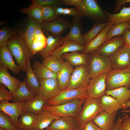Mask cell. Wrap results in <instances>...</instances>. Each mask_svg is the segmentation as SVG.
Here are the masks:
<instances>
[{
    "label": "cell",
    "mask_w": 130,
    "mask_h": 130,
    "mask_svg": "<svg viewBox=\"0 0 130 130\" xmlns=\"http://www.w3.org/2000/svg\"><path fill=\"white\" fill-rule=\"evenodd\" d=\"M63 4L74 6L79 15L86 17L94 23H104L109 21L104 9H102L95 0H63Z\"/></svg>",
    "instance_id": "obj_1"
},
{
    "label": "cell",
    "mask_w": 130,
    "mask_h": 130,
    "mask_svg": "<svg viewBox=\"0 0 130 130\" xmlns=\"http://www.w3.org/2000/svg\"><path fill=\"white\" fill-rule=\"evenodd\" d=\"M7 47L20 70L26 72L28 60L33 55L23 39L18 34L13 35L9 39Z\"/></svg>",
    "instance_id": "obj_2"
},
{
    "label": "cell",
    "mask_w": 130,
    "mask_h": 130,
    "mask_svg": "<svg viewBox=\"0 0 130 130\" xmlns=\"http://www.w3.org/2000/svg\"><path fill=\"white\" fill-rule=\"evenodd\" d=\"M85 99H76L68 103L54 106L49 105L46 103L43 106L42 110L60 117L70 116L77 119Z\"/></svg>",
    "instance_id": "obj_3"
},
{
    "label": "cell",
    "mask_w": 130,
    "mask_h": 130,
    "mask_svg": "<svg viewBox=\"0 0 130 130\" xmlns=\"http://www.w3.org/2000/svg\"><path fill=\"white\" fill-rule=\"evenodd\" d=\"M83 105L76 119L77 127L84 128L90 121L103 111L100 104V98L88 97L84 100Z\"/></svg>",
    "instance_id": "obj_4"
},
{
    "label": "cell",
    "mask_w": 130,
    "mask_h": 130,
    "mask_svg": "<svg viewBox=\"0 0 130 130\" xmlns=\"http://www.w3.org/2000/svg\"><path fill=\"white\" fill-rule=\"evenodd\" d=\"M88 59L91 79L112 69L109 57L100 55L96 51L89 54Z\"/></svg>",
    "instance_id": "obj_5"
},
{
    "label": "cell",
    "mask_w": 130,
    "mask_h": 130,
    "mask_svg": "<svg viewBox=\"0 0 130 130\" xmlns=\"http://www.w3.org/2000/svg\"><path fill=\"white\" fill-rule=\"evenodd\" d=\"M107 89L111 90L122 87L130 88V66L123 69H113L107 73Z\"/></svg>",
    "instance_id": "obj_6"
},
{
    "label": "cell",
    "mask_w": 130,
    "mask_h": 130,
    "mask_svg": "<svg viewBox=\"0 0 130 130\" xmlns=\"http://www.w3.org/2000/svg\"><path fill=\"white\" fill-rule=\"evenodd\" d=\"M86 87L74 89L67 88L61 91L56 97L47 101L46 103L51 106L56 105L68 103L76 99H85L88 97L86 91Z\"/></svg>",
    "instance_id": "obj_7"
},
{
    "label": "cell",
    "mask_w": 130,
    "mask_h": 130,
    "mask_svg": "<svg viewBox=\"0 0 130 130\" xmlns=\"http://www.w3.org/2000/svg\"><path fill=\"white\" fill-rule=\"evenodd\" d=\"M90 78L88 64L77 66L73 69L68 88L74 89L86 87Z\"/></svg>",
    "instance_id": "obj_8"
},
{
    "label": "cell",
    "mask_w": 130,
    "mask_h": 130,
    "mask_svg": "<svg viewBox=\"0 0 130 130\" xmlns=\"http://www.w3.org/2000/svg\"><path fill=\"white\" fill-rule=\"evenodd\" d=\"M36 22L34 19L28 16L19 22L15 27L18 31V34L23 39L31 52Z\"/></svg>",
    "instance_id": "obj_9"
},
{
    "label": "cell",
    "mask_w": 130,
    "mask_h": 130,
    "mask_svg": "<svg viewBox=\"0 0 130 130\" xmlns=\"http://www.w3.org/2000/svg\"><path fill=\"white\" fill-rule=\"evenodd\" d=\"M107 74L104 73L90 79L86 89L88 97L100 98L105 95L107 89L105 79Z\"/></svg>",
    "instance_id": "obj_10"
},
{
    "label": "cell",
    "mask_w": 130,
    "mask_h": 130,
    "mask_svg": "<svg viewBox=\"0 0 130 130\" xmlns=\"http://www.w3.org/2000/svg\"><path fill=\"white\" fill-rule=\"evenodd\" d=\"M40 82V87L39 94L46 102L56 97L61 91L57 78L44 79Z\"/></svg>",
    "instance_id": "obj_11"
},
{
    "label": "cell",
    "mask_w": 130,
    "mask_h": 130,
    "mask_svg": "<svg viewBox=\"0 0 130 130\" xmlns=\"http://www.w3.org/2000/svg\"><path fill=\"white\" fill-rule=\"evenodd\" d=\"M72 22L59 17L52 21L40 24L42 30L56 37L61 35L66 30L70 28Z\"/></svg>",
    "instance_id": "obj_12"
},
{
    "label": "cell",
    "mask_w": 130,
    "mask_h": 130,
    "mask_svg": "<svg viewBox=\"0 0 130 130\" xmlns=\"http://www.w3.org/2000/svg\"><path fill=\"white\" fill-rule=\"evenodd\" d=\"M109 58L112 69L125 68L130 66V48L124 45Z\"/></svg>",
    "instance_id": "obj_13"
},
{
    "label": "cell",
    "mask_w": 130,
    "mask_h": 130,
    "mask_svg": "<svg viewBox=\"0 0 130 130\" xmlns=\"http://www.w3.org/2000/svg\"><path fill=\"white\" fill-rule=\"evenodd\" d=\"M124 45L123 36L118 35L105 41L96 51L100 55L109 57Z\"/></svg>",
    "instance_id": "obj_14"
},
{
    "label": "cell",
    "mask_w": 130,
    "mask_h": 130,
    "mask_svg": "<svg viewBox=\"0 0 130 130\" xmlns=\"http://www.w3.org/2000/svg\"><path fill=\"white\" fill-rule=\"evenodd\" d=\"M25 101L10 103L8 100L0 102V110L8 115L17 128L19 116L22 113V105Z\"/></svg>",
    "instance_id": "obj_15"
},
{
    "label": "cell",
    "mask_w": 130,
    "mask_h": 130,
    "mask_svg": "<svg viewBox=\"0 0 130 130\" xmlns=\"http://www.w3.org/2000/svg\"><path fill=\"white\" fill-rule=\"evenodd\" d=\"M70 30L63 39L64 41L66 40H71L76 42L82 46H85L86 43L82 33V17L79 15L73 16Z\"/></svg>",
    "instance_id": "obj_16"
},
{
    "label": "cell",
    "mask_w": 130,
    "mask_h": 130,
    "mask_svg": "<svg viewBox=\"0 0 130 130\" xmlns=\"http://www.w3.org/2000/svg\"><path fill=\"white\" fill-rule=\"evenodd\" d=\"M114 24L112 21H109L106 26L94 39L85 45L83 53L88 54L96 51L105 42L107 34L112 26Z\"/></svg>",
    "instance_id": "obj_17"
},
{
    "label": "cell",
    "mask_w": 130,
    "mask_h": 130,
    "mask_svg": "<svg viewBox=\"0 0 130 130\" xmlns=\"http://www.w3.org/2000/svg\"><path fill=\"white\" fill-rule=\"evenodd\" d=\"M23 81L11 75L7 69L0 65V83L5 85L14 95Z\"/></svg>",
    "instance_id": "obj_18"
},
{
    "label": "cell",
    "mask_w": 130,
    "mask_h": 130,
    "mask_svg": "<svg viewBox=\"0 0 130 130\" xmlns=\"http://www.w3.org/2000/svg\"><path fill=\"white\" fill-rule=\"evenodd\" d=\"M77 127L76 119L73 117H60L54 120L45 130H73Z\"/></svg>",
    "instance_id": "obj_19"
},
{
    "label": "cell",
    "mask_w": 130,
    "mask_h": 130,
    "mask_svg": "<svg viewBox=\"0 0 130 130\" xmlns=\"http://www.w3.org/2000/svg\"><path fill=\"white\" fill-rule=\"evenodd\" d=\"M116 115L117 113L110 114L103 111L91 121L103 130H112L116 122Z\"/></svg>",
    "instance_id": "obj_20"
},
{
    "label": "cell",
    "mask_w": 130,
    "mask_h": 130,
    "mask_svg": "<svg viewBox=\"0 0 130 130\" xmlns=\"http://www.w3.org/2000/svg\"><path fill=\"white\" fill-rule=\"evenodd\" d=\"M73 69L72 65L68 61H64L57 75L61 91L68 88Z\"/></svg>",
    "instance_id": "obj_21"
},
{
    "label": "cell",
    "mask_w": 130,
    "mask_h": 130,
    "mask_svg": "<svg viewBox=\"0 0 130 130\" xmlns=\"http://www.w3.org/2000/svg\"><path fill=\"white\" fill-rule=\"evenodd\" d=\"M85 48V46H82L71 40L64 41L62 44L59 47L53 52L51 56L61 60V56L63 53L78 51L83 52Z\"/></svg>",
    "instance_id": "obj_22"
},
{
    "label": "cell",
    "mask_w": 130,
    "mask_h": 130,
    "mask_svg": "<svg viewBox=\"0 0 130 130\" xmlns=\"http://www.w3.org/2000/svg\"><path fill=\"white\" fill-rule=\"evenodd\" d=\"M12 54L7 46L0 48V65L8 69L16 74L20 73V69L14 61Z\"/></svg>",
    "instance_id": "obj_23"
},
{
    "label": "cell",
    "mask_w": 130,
    "mask_h": 130,
    "mask_svg": "<svg viewBox=\"0 0 130 130\" xmlns=\"http://www.w3.org/2000/svg\"><path fill=\"white\" fill-rule=\"evenodd\" d=\"M30 58L28 59L27 62L26 72L27 78L26 84L28 89L32 93L37 96L39 93L40 83L32 68Z\"/></svg>",
    "instance_id": "obj_24"
},
{
    "label": "cell",
    "mask_w": 130,
    "mask_h": 130,
    "mask_svg": "<svg viewBox=\"0 0 130 130\" xmlns=\"http://www.w3.org/2000/svg\"><path fill=\"white\" fill-rule=\"evenodd\" d=\"M60 117L49 111L43 110L37 115L34 128L40 130L45 129L54 120Z\"/></svg>",
    "instance_id": "obj_25"
},
{
    "label": "cell",
    "mask_w": 130,
    "mask_h": 130,
    "mask_svg": "<svg viewBox=\"0 0 130 130\" xmlns=\"http://www.w3.org/2000/svg\"><path fill=\"white\" fill-rule=\"evenodd\" d=\"M63 37L61 35L56 37L49 35L47 38L46 47L38 53L43 59L51 56L53 52L62 44L64 41Z\"/></svg>",
    "instance_id": "obj_26"
},
{
    "label": "cell",
    "mask_w": 130,
    "mask_h": 130,
    "mask_svg": "<svg viewBox=\"0 0 130 130\" xmlns=\"http://www.w3.org/2000/svg\"><path fill=\"white\" fill-rule=\"evenodd\" d=\"M46 103L38 94L33 99L24 102L22 106V111L38 114L43 110L42 108Z\"/></svg>",
    "instance_id": "obj_27"
},
{
    "label": "cell",
    "mask_w": 130,
    "mask_h": 130,
    "mask_svg": "<svg viewBox=\"0 0 130 130\" xmlns=\"http://www.w3.org/2000/svg\"><path fill=\"white\" fill-rule=\"evenodd\" d=\"M88 55L83 52L80 53L76 51L63 53L61 58L68 61L72 65L77 66L88 64Z\"/></svg>",
    "instance_id": "obj_28"
},
{
    "label": "cell",
    "mask_w": 130,
    "mask_h": 130,
    "mask_svg": "<svg viewBox=\"0 0 130 130\" xmlns=\"http://www.w3.org/2000/svg\"><path fill=\"white\" fill-rule=\"evenodd\" d=\"M116 99L121 106L130 100V93L128 88L122 87L113 90H106L105 94Z\"/></svg>",
    "instance_id": "obj_29"
},
{
    "label": "cell",
    "mask_w": 130,
    "mask_h": 130,
    "mask_svg": "<svg viewBox=\"0 0 130 130\" xmlns=\"http://www.w3.org/2000/svg\"><path fill=\"white\" fill-rule=\"evenodd\" d=\"M37 115L30 112H23L18 119L17 127L18 130H32L34 129Z\"/></svg>",
    "instance_id": "obj_30"
},
{
    "label": "cell",
    "mask_w": 130,
    "mask_h": 130,
    "mask_svg": "<svg viewBox=\"0 0 130 130\" xmlns=\"http://www.w3.org/2000/svg\"><path fill=\"white\" fill-rule=\"evenodd\" d=\"M100 104L103 111L110 114L117 113L121 109V106L116 99L106 94L100 98Z\"/></svg>",
    "instance_id": "obj_31"
},
{
    "label": "cell",
    "mask_w": 130,
    "mask_h": 130,
    "mask_svg": "<svg viewBox=\"0 0 130 130\" xmlns=\"http://www.w3.org/2000/svg\"><path fill=\"white\" fill-rule=\"evenodd\" d=\"M25 78L13 95V102L29 101L34 99L36 95L30 92L27 88Z\"/></svg>",
    "instance_id": "obj_32"
},
{
    "label": "cell",
    "mask_w": 130,
    "mask_h": 130,
    "mask_svg": "<svg viewBox=\"0 0 130 130\" xmlns=\"http://www.w3.org/2000/svg\"><path fill=\"white\" fill-rule=\"evenodd\" d=\"M104 10L109 21H113L115 24L130 22V6H124L119 13L115 14L111 13Z\"/></svg>",
    "instance_id": "obj_33"
},
{
    "label": "cell",
    "mask_w": 130,
    "mask_h": 130,
    "mask_svg": "<svg viewBox=\"0 0 130 130\" xmlns=\"http://www.w3.org/2000/svg\"><path fill=\"white\" fill-rule=\"evenodd\" d=\"M33 70L39 80L51 78H57V75L46 67L39 61H35L32 66Z\"/></svg>",
    "instance_id": "obj_34"
},
{
    "label": "cell",
    "mask_w": 130,
    "mask_h": 130,
    "mask_svg": "<svg viewBox=\"0 0 130 130\" xmlns=\"http://www.w3.org/2000/svg\"><path fill=\"white\" fill-rule=\"evenodd\" d=\"M20 12L27 14L40 24L43 22L42 6L32 3L29 7L21 9Z\"/></svg>",
    "instance_id": "obj_35"
},
{
    "label": "cell",
    "mask_w": 130,
    "mask_h": 130,
    "mask_svg": "<svg viewBox=\"0 0 130 130\" xmlns=\"http://www.w3.org/2000/svg\"><path fill=\"white\" fill-rule=\"evenodd\" d=\"M64 62L51 55L44 58L42 63L54 74L57 75Z\"/></svg>",
    "instance_id": "obj_36"
},
{
    "label": "cell",
    "mask_w": 130,
    "mask_h": 130,
    "mask_svg": "<svg viewBox=\"0 0 130 130\" xmlns=\"http://www.w3.org/2000/svg\"><path fill=\"white\" fill-rule=\"evenodd\" d=\"M129 28L128 22L114 24L108 32L105 41L118 35L123 36L126 30Z\"/></svg>",
    "instance_id": "obj_37"
},
{
    "label": "cell",
    "mask_w": 130,
    "mask_h": 130,
    "mask_svg": "<svg viewBox=\"0 0 130 130\" xmlns=\"http://www.w3.org/2000/svg\"><path fill=\"white\" fill-rule=\"evenodd\" d=\"M18 34L16 28H11L6 25L0 29V48L7 46L9 38L13 35Z\"/></svg>",
    "instance_id": "obj_38"
},
{
    "label": "cell",
    "mask_w": 130,
    "mask_h": 130,
    "mask_svg": "<svg viewBox=\"0 0 130 130\" xmlns=\"http://www.w3.org/2000/svg\"><path fill=\"white\" fill-rule=\"evenodd\" d=\"M109 21L104 23H94L89 30L83 34V37L86 44L95 38L106 26Z\"/></svg>",
    "instance_id": "obj_39"
},
{
    "label": "cell",
    "mask_w": 130,
    "mask_h": 130,
    "mask_svg": "<svg viewBox=\"0 0 130 130\" xmlns=\"http://www.w3.org/2000/svg\"><path fill=\"white\" fill-rule=\"evenodd\" d=\"M47 38L43 33L34 36L31 48V52L33 55L42 51L46 47Z\"/></svg>",
    "instance_id": "obj_40"
},
{
    "label": "cell",
    "mask_w": 130,
    "mask_h": 130,
    "mask_svg": "<svg viewBox=\"0 0 130 130\" xmlns=\"http://www.w3.org/2000/svg\"><path fill=\"white\" fill-rule=\"evenodd\" d=\"M59 6H42L43 22L52 21L59 17L56 9Z\"/></svg>",
    "instance_id": "obj_41"
},
{
    "label": "cell",
    "mask_w": 130,
    "mask_h": 130,
    "mask_svg": "<svg viewBox=\"0 0 130 130\" xmlns=\"http://www.w3.org/2000/svg\"><path fill=\"white\" fill-rule=\"evenodd\" d=\"M0 128L3 130H18L13 122L10 117L0 111Z\"/></svg>",
    "instance_id": "obj_42"
},
{
    "label": "cell",
    "mask_w": 130,
    "mask_h": 130,
    "mask_svg": "<svg viewBox=\"0 0 130 130\" xmlns=\"http://www.w3.org/2000/svg\"><path fill=\"white\" fill-rule=\"evenodd\" d=\"M32 3L36 4L41 6H59L63 4L62 1L59 0H30Z\"/></svg>",
    "instance_id": "obj_43"
},
{
    "label": "cell",
    "mask_w": 130,
    "mask_h": 130,
    "mask_svg": "<svg viewBox=\"0 0 130 130\" xmlns=\"http://www.w3.org/2000/svg\"><path fill=\"white\" fill-rule=\"evenodd\" d=\"M6 87L3 84H0V101L4 100H13V95L6 89Z\"/></svg>",
    "instance_id": "obj_44"
},
{
    "label": "cell",
    "mask_w": 130,
    "mask_h": 130,
    "mask_svg": "<svg viewBox=\"0 0 130 130\" xmlns=\"http://www.w3.org/2000/svg\"><path fill=\"white\" fill-rule=\"evenodd\" d=\"M119 130H130V114L125 113Z\"/></svg>",
    "instance_id": "obj_45"
},
{
    "label": "cell",
    "mask_w": 130,
    "mask_h": 130,
    "mask_svg": "<svg viewBox=\"0 0 130 130\" xmlns=\"http://www.w3.org/2000/svg\"><path fill=\"white\" fill-rule=\"evenodd\" d=\"M84 128V130H103L91 121L89 122Z\"/></svg>",
    "instance_id": "obj_46"
},
{
    "label": "cell",
    "mask_w": 130,
    "mask_h": 130,
    "mask_svg": "<svg viewBox=\"0 0 130 130\" xmlns=\"http://www.w3.org/2000/svg\"><path fill=\"white\" fill-rule=\"evenodd\" d=\"M130 3V0H116L114 11L115 13H117L123 4Z\"/></svg>",
    "instance_id": "obj_47"
},
{
    "label": "cell",
    "mask_w": 130,
    "mask_h": 130,
    "mask_svg": "<svg viewBox=\"0 0 130 130\" xmlns=\"http://www.w3.org/2000/svg\"><path fill=\"white\" fill-rule=\"evenodd\" d=\"M63 15H68L74 16L79 15L78 13L75 8H64Z\"/></svg>",
    "instance_id": "obj_48"
},
{
    "label": "cell",
    "mask_w": 130,
    "mask_h": 130,
    "mask_svg": "<svg viewBox=\"0 0 130 130\" xmlns=\"http://www.w3.org/2000/svg\"><path fill=\"white\" fill-rule=\"evenodd\" d=\"M123 36L124 45L130 48V30L127 29Z\"/></svg>",
    "instance_id": "obj_49"
},
{
    "label": "cell",
    "mask_w": 130,
    "mask_h": 130,
    "mask_svg": "<svg viewBox=\"0 0 130 130\" xmlns=\"http://www.w3.org/2000/svg\"><path fill=\"white\" fill-rule=\"evenodd\" d=\"M123 120V118H121L119 116L112 130H119L121 123Z\"/></svg>",
    "instance_id": "obj_50"
},
{
    "label": "cell",
    "mask_w": 130,
    "mask_h": 130,
    "mask_svg": "<svg viewBox=\"0 0 130 130\" xmlns=\"http://www.w3.org/2000/svg\"><path fill=\"white\" fill-rule=\"evenodd\" d=\"M64 10V8L59 6H57L56 9V13L58 16L63 15Z\"/></svg>",
    "instance_id": "obj_51"
},
{
    "label": "cell",
    "mask_w": 130,
    "mask_h": 130,
    "mask_svg": "<svg viewBox=\"0 0 130 130\" xmlns=\"http://www.w3.org/2000/svg\"><path fill=\"white\" fill-rule=\"evenodd\" d=\"M128 108H130V100L123 105L121 106V109L122 110Z\"/></svg>",
    "instance_id": "obj_52"
},
{
    "label": "cell",
    "mask_w": 130,
    "mask_h": 130,
    "mask_svg": "<svg viewBox=\"0 0 130 130\" xmlns=\"http://www.w3.org/2000/svg\"><path fill=\"white\" fill-rule=\"evenodd\" d=\"M120 112L123 113H130V109H125L122 110V111H120Z\"/></svg>",
    "instance_id": "obj_53"
},
{
    "label": "cell",
    "mask_w": 130,
    "mask_h": 130,
    "mask_svg": "<svg viewBox=\"0 0 130 130\" xmlns=\"http://www.w3.org/2000/svg\"><path fill=\"white\" fill-rule=\"evenodd\" d=\"M73 130H84V128L77 127Z\"/></svg>",
    "instance_id": "obj_54"
},
{
    "label": "cell",
    "mask_w": 130,
    "mask_h": 130,
    "mask_svg": "<svg viewBox=\"0 0 130 130\" xmlns=\"http://www.w3.org/2000/svg\"><path fill=\"white\" fill-rule=\"evenodd\" d=\"M128 23L129 26V29L130 30V22H128Z\"/></svg>",
    "instance_id": "obj_55"
},
{
    "label": "cell",
    "mask_w": 130,
    "mask_h": 130,
    "mask_svg": "<svg viewBox=\"0 0 130 130\" xmlns=\"http://www.w3.org/2000/svg\"><path fill=\"white\" fill-rule=\"evenodd\" d=\"M32 130H45V129H44L43 130H38V129H33Z\"/></svg>",
    "instance_id": "obj_56"
},
{
    "label": "cell",
    "mask_w": 130,
    "mask_h": 130,
    "mask_svg": "<svg viewBox=\"0 0 130 130\" xmlns=\"http://www.w3.org/2000/svg\"><path fill=\"white\" fill-rule=\"evenodd\" d=\"M0 130H2V129H1L0 128Z\"/></svg>",
    "instance_id": "obj_57"
},
{
    "label": "cell",
    "mask_w": 130,
    "mask_h": 130,
    "mask_svg": "<svg viewBox=\"0 0 130 130\" xmlns=\"http://www.w3.org/2000/svg\"><path fill=\"white\" fill-rule=\"evenodd\" d=\"M129 90H130V89H129Z\"/></svg>",
    "instance_id": "obj_58"
},
{
    "label": "cell",
    "mask_w": 130,
    "mask_h": 130,
    "mask_svg": "<svg viewBox=\"0 0 130 130\" xmlns=\"http://www.w3.org/2000/svg\"></svg>",
    "instance_id": "obj_59"
}]
</instances>
